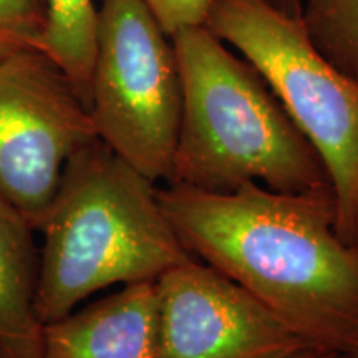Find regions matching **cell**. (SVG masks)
Instances as JSON below:
<instances>
[{
	"instance_id": "cell-5",
	"label": "cell",
	"mask_w": 358,
	"mask_h": 358,
	"mask_svg": "<svg viewBox=\"0 0 358 358\" xmlns=\"http://www.w3.org/2000/svg\"><path fill=\"white\" fill-rule=\"evenodd\" d=\"M182 110L173 40L143 0H100L88 111L98 140L168 181Z\"/></svg>"
},
{
	"instance_id": "cell-11",
	"label": "cell",
	"mask_w": 358,
	"mask_h": 358,
	"mask_svg": "<svg viewBox=\"0 0 358 358\" xmlns=\"http://www.w3.org/2000/svg\"><path fill=\"white\" fill-rule=\"evenodd\" d=\"M299 19L322 55L358 82V0H306Z\"/></svg>"
},
{
	"instance_id": "cell-15",
	"label": "cell",
	"mask_w": 358,
	"mask_h": 358,
	"mask_svg": "<svg viewBox=\"0 0 358 358\" xmlns=\"http://www.w3.org/2000/svg\"><path fill=\"white\" fill-rule=\"evenodd\" d=\"M348 241H350L352 244H355L358 248V196H357L355 206H353L352 221H350V234H348Z\"/></svg>"
},
{
	"instance_id": "cell-14",
	"label": "cell",
	"mask_w": 358,
	"mask_h": 358,
	"mask_svg": "<svg viewBox=\"0 0 358 358\" xmlns=\"http://www.w3.org/2000/svg\"><path fill=\"white\" fill-rule=\"evenodd\" d=\"M268 2L274 3V6L282 8V10L292 13V15H299L306 0H268Z\"/></svg>"
},
{
	"instance_id": "cell-1",
	"label": "cell",
	"mask_w": 358,
	"mask_h": 358,
	"mask_svg": "<svg viewBox=\"0 0 358 358\" xmlns=\"http://www.w3.org/2000/svg\"><path fill=\"white\" fill-rule=\"evenodd\" d=\"M159 203L187 252L256 297L312 348L358 345V248L337 231L332 196L248 185H168Z\"/></svg>"
},
{
	"instance_id": "cell-8",
	"label": "cell",
	"mask_w": 358,
	"mask_h": 358,
	"mask_svg": "<svg viewBox=\"0 0 358 358\" xmlns=\"http://www.w3.org/2000/svg\"><path fill=\"white\" fill-rule=\"evenodd\" d=\"M42 358H158L156 282L124 285L45 324Z\"/></svg>"
},
{
	"instance_id": "cell-13",
	"label": "cell",
	"mask_w": 358,
	"mask_h": 358,
	"mask_svg": "<svg viewBox=\"0 0 358 358\" xmlns=\"http://www.w3.org/2000/svg\"><path fill=\"white\" fill-rule=\"evenodd\" d=\"M169 37L206 24L214 0H143Z\"/></svg>"
},
{
	"instance_id": "cell-9",
	"label": "cell",
	"mask_w": 358,
	"mask_h": 358,
	"mask_svg": "<svg viewBox=\"0 0 358 358\" xmlns=\"http://www.w3.org/2000/svg\"><path fill=\"white\" fill-rule=\"evenodd\" d=\"M32 226L0 198V358H42L43 324L35 313L38 256Z\"/></svg>"
},
{
	"instance_id": "cell-10",
	"label": "cell",
	"mask_w": 358,
	"mask_h": 358,
	"mask_svg": "<svg viewBox=\"0 0 358 358\" xmlns=\"http://www.w3.org/2000/svg\"><path fill=\"white\" fill-rule=\"evenodd\" d=\"M96 15L95 0H47L42 52L69 77L87 108L95 60Z\"/></svg>"
},
{
	"instance_id": "cell-16",
	"label": "cell",
	"mask_w": 358,
	"mask_h": 358,
	"mask_svg": "<svg viewBox=\"0 0 358 358\" xmlns=\"http://www.w3.org/2000/svg\"><path fill=\"white\" fill-rule=\"evenodd\" d=\"M297 358H343V355L338 353H330V352H320V350H310Z\"/></svg>"
},
{
	"instance_id": "cell-17",
	"label": "cell",
	"mask_w": 358,
	"mask_h": 358,
	"mask_svg": "<svg viewBox=\"0 0 358 358\" xmlns=\"http://www.w3.org/2000/svg\"><path fill=\"white\" fill-rule=\"evenodd\" d=\"M343 358H358V345H357L355 348H353V350H352L350 353H347V355L343 357Z\"/></svg>"
},
{
	"instance_id": "cell-6",
	"label": "cell",
	"mask_w": 358,
	"mask_h": 358,
	"mask_svg": "<svg viewBox=\"0 0 358 358\" xmlns=\"http://www.w3.org/2000/svg\"><path fill=\"white\" fill-rule=\"evenodd\" d=\"M90 111L40 48L0 57V198L40 229L66 161L95 140Z\"/></svg>"
},
{
	"instance_id": "cell-4",
	"label": "cell",
	"mask_w": 358,
	"mask_h": 358,
	"mask_svg": "<svg viewBox=\"0 0 358 358\" xmlns=\"http://www.w3.org/2000/svg\"><path fill=\"white\" fill-rule=\"evenodd\" d=\"M204 25L262 75L315 148L332 185L337 231L348 241L358 196V82L322 55L299 15L268 0H214Z\"/></svg>"
},
{
	"instance_id": "cell-7",
	"label": "cell",
	"mask_w": 358,
	"mask_h": 358,
	"mask_svg": "<svg viewBox=\"0 0 358 358\" xmlns=\"http://www.w3.org/2000/svg\"><path fill=\"white\" fill-rule=\"evenodd\" d=\"M158 358H297L315 350L248 290L189 259L156 280Z\"/></svg>"
},
{
	"instance_id": "cell-12",
	"label": "cell",
	"mask_w": 358,
	"mask_h": 358,
	"mask_svg": "<svg viewBox=\"0 0 358 358\" xmlns=\"http://www.w3.org/2000/svg\"><path fill=\"white\" fill-rule=\"evenodd\" d=\"M47 25V0H0V57L40 48Z\"/></svg>"
},
{
	"instance_id": "cell-2",
	"label": "cell",
	"mask_w": 358,
	"mask_h": 358,
	"mask_svg": "<svg viewBox=\"0 0 358 358\" xmlns=\"http://www.w3.org/2000/svg\"><path fill=\"white\" fill-rule=\"evenodd\" d=\"M182 110L168 185L332 196L315 148L252 65L206 25L171 35Z\"/></svg>"
},
{
	"instance_id": "cell-3",
	"label": "cell",
	"mask_w": 358,
	"mask_h": 358,
	"mask_svg": "<svg viewBox=\"0 0 358 358\" xmlns=\"http://www.w3.org/2000/svg\"><path fill=\"white\" fill-rule=\"evenodd\" d=\"M158 191L98 138L71 155L40 226L35 313L43 325L69 315L92 294L156 282L192 259Z\"/></svg>"
}]
</instances>
